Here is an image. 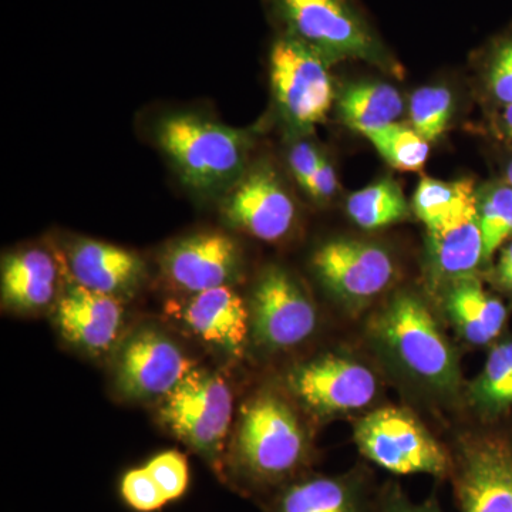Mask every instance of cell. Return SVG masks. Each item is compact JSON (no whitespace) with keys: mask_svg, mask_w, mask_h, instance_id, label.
I'll return each mask as SVG.
<instances>
[{"mask_svg":"<svg viewBox=\"0 0 512 512\" xmlns=\"http://www.w3.org/2000/svg\"><path fill=\"white\" fill-rule=\"evenodd\" d=\"M158 146L181 181L198 194L231 190L245 171L247 134L197 114H170L158 123Z\"/></svg>","mask_w":512,"mask_h":512,"instance_id":"cell-1","label":"cell"},{"mask_svg":"<svg viewBox=\"0 0 512 512\" xmlns=\"http://www.w3.org/2000/svg\"><path fill=\"white\" fill-rule=\"evenodd\" d=\"M308 457V441L291 407L272 394L248 404L239 424L232 470L254 487L284 484Z\"/></svg>","mask_w":512,"mask_h":512,"instance_id":"cell-2","label":"cell"},{"mask_svg":"<svg viewBox=\"0 0 512 512\" xmlns=\"http://www.w3.org/2000/svg\"><path fill=\"white\" fill-rule=\"evenodd\" d=\"M284 33L320 53L330 63L363 60L384 70L397 64L350 0H268Z\"/></svg>","mask_w":512,"mask_h":512,"instance_id":"cell-3","label":"cell"},{"mask_svg":"<svg viewBox=\"0 0 512 512\" xmlns=\"http://www.w3.org/2000/svg\"><path fill=\"white\" fill-rule=\"evenodd\" d=\"M373 329L383 348L409 375L440 392L456 389V356L429 308L417 296H394L376 316Z\"/></svg>","mask_w":512,"mask_h":512,"instance_id":"cell-4","label":"cell"},{"mask_svg":"<svg viewBox=\"0 0 512 512\" xmlns=\"http://www.w3.org/2000/svg\"><path fill=\"white\" fill-rule=\"evenodd\" d=\"M234 397L222 377L194 369L165 396L160 419L175 436L218 466L231 427Z\"/></svg>","mask_w":512,"mask_h":512,"instance_id":"cell-5","label":"cell"},{"mask_svg":"<svg viewBox=\"0 0 512 512\" xmlns=\"http://www.w3.org/2000/svg\"><path fill=\"white\" fill-rule=\"evenodd\" d=\"M357 447L376 466L397 474H429L443 477L451 461L439 441L412 414L396 407H383L357 423Z\"/></svg>","mask_w":512,"mask_h":512,"instance_id":"cell-6","label":"cell"},{"mask_svg":"<svg viewBox=\"0 0 512 512\" xmlns=\"http://www.w3.org/2000/svg\"><path fill=\"white\" fill-rule=\"evenodd\" d=\"M329 60L291 36L275 40L269 55L272 90L289 123L311 128L325 120L335 99Z\"/></svg>","mask_w":512,"mask_h":512,"instance_id":"cell-7","label":"cell"},{"mask_svg":"<svg viewBox=\"0 0 512 512\" xmlns=\"http://www.w3.org/2000/svg\"><path fill=\"white\" fill-rule=\"evenodd\" d=\"M256 340L269 349L301 345L318 325V313L298 282L281 268L266 269L251 299Z\"/></svg>","mask_w":512,"mask_h":512,"instance_id":"cell-8","label":"cell"},{"mask_svg":"<svg viewBox=\"0 0 512 512\" xmlns=\"http://www.w3.org/2000/svg\"><path fill=\"white\" fill-rule=\"evenodd\" d=\"M313 268L322 284L346 302L369 301L386 291L396 275L386 249L356 239H333L313 255Z\"/></svg>","mask_w":512,"mask_h":512,"instance_id":"cell-9","label":"cell"},{"mask_svg":"<svg viewBox=\"0 0 512 512\" xmlns=\"http://www.w3.org/2000/svg\"><path fill=\"white\" fill-rule=\"evenodd\" d=\"M194 365L174 340L156 329H141L124 343L117 357V387L130 399L168 396Z\"/></svg>","mask_w":512,"mask_h":512,"instance_id":"cell-10","label":"cell"},{"mask_svg":"<svg viewBox=\"0 0 512 512\" xmlns=\"http://www.w3.org/2000/svg\"><path fill=\"white\" fill-rule=\"evenodd\" d=\"M296 396L320 414L363 409L377 392L376 376L362 363L343 356H322L289 375Z\"/></svg>","mask_w":512,"mask_h":512,"instance_id":"cell-11","label":"cell"},{"mask_svg":"<svg viewBox=\"0 0 512 512\" xmlns=\"http://www.w3.org/2000/svg\"><path fill=\"white\" fill-rule=\"evenodd\" d=\"M222 215L232 227L262 241L274 242L291 231L296 208L275 171L255 167L229 190Z\"/></svg>","mask_w":512,"mask_h":512,"instance_id":"cell-12","label":"cell"},{"mask_svg":"<svg viewBox=\"0 0 512 512\" xmlns=\"http://www.w3.org/2000/svg\"><path fill=\"white\" fill-rule=\"evenodd\" d=\"M241 268L238 245L228 235L204 232L168 245L161 256L167 281L188 293L228 286Z\"/></svg>","mask_w":512,"mask_h":512,"instance_id":"cell-13","label":"cell"},{"mask_svg":"<svg viewBox=\"0 0 512 512\" xmlns=\"http://www.w3.org/2000/svg\"><path fill=\"white\" fill-rule=\"evenodd\" d=\"M460 512H512V448L500 439L467 444L456 468Z\"/></svg>","mask_w":512,"mask_h":512,"instance_id":"cell-14","label":"cell"},{"mask_svg":"<svg viewBox=\"0 0 512 512\" xmlns=\"http://www.w3.org/2000/svg\"><path fill=\"white\" fill-rule=\"evenodd\" d=\"M56 319L64 338L84 352L99 356L113 349L119 340L124 308L121 299L74 282L57 303Z\"/></svg>","mask_w":512,"mask_h":512,"instance_id":"cell-15","label":"cell"},{"mask_svg":"<svg viewBox=\"0 0 512 512\" xmlns=\"http://www.w3.org/2000/svg\"><path fill=\"white\" fill-rule=\"evenodd\" d=\"M178 316L202 342L231 356H241L247 345L251 312L229 286L192 293L178 306Z\"/></svg>","mask_w":512,"mask_h":512,"instance_id":"cell-16","label":"cell"},{"mask_svg":"<svg viewBox=\"0 0 512 512\" xmlns=\"http://www.w3.org/2000/svg\"><path fill=\"white\" fill-rule=\"evenodd\" d=\"M69 268L76 284L119 299L136 291L146 275L140 256L93 239H82L72 245Z\"/></svg>","mask_w":512,"mask_h":512,"instance_id":"cell-17","label":"cell"},{"mask_svg":"<svg viewBox=\"0 0 512 512\" xmlns=\"http://www.w3.org/2000/svg\"><path fill=\"white\" fill-rule=\"evenodd\" d=\"M430 259L440 279L468 278L483 261L478 197L429 231Z\"/></svg>","mask_w":512,"mask_h":512,"instance_id":"cell-18","label":"cell"},{"mask_svg":"<svg viewBox=\"0 0 512 512\" xmlns=\"http://www.w3.org/2000/svg\"><path fill=\"white\" fill-rule=\"evenodd\" d=\"M55 259L42 249H25L3 259L2 299L20 312L45 309L56 298Z\"/></svg>","mask_w":512,"mask_h":512,"instance_id":"cell-19","label":"cell"},{"mask_svg":"<svg viewBox=\"0 0 512 512\" xmlns=\"http://www.w3.org/2000/svg\"><path fill=\"white\" fill-rule=\"evenodd\" d=\"M447 311L458 332L473 343L487 345L497 338L507 322V308L490 295L476 279H458L446 299Z\"/></svg>","mask_w":512,"mask_h":512,"instance_id":"cell-20","label":"cell"},{"mask_svg":"<svg viewBox=\"0 0 512 512\" xmlns=\"http://www.w3.org/2000/svg\"><path fill=\"white\" fill-rule=\"evenodd\" d=\"M274 512H362V495L350 478L308 477L286 485Z\"/></svg>","mask_w":512,"mask_h":512,"instance_id":"cell-21","label":"cell"},{"mask_svg":"<svg viewBox=\"0 0 512 512\" xmlns=\"http://www.w3.org/2000/svg\"><path fill=\"white\" fill-rule=\"evenodd\" d=\"M338 106L343 123L363 136L396 123L404 110L399 90L377 82L349 84L340 93Z\"/></svg>","mask_w":512,"mask_h":512,"instance_id":"cell-22","label":"cell"},{"mask_svg":"<svg viewBox=\"0 0 512 512\" xmlns=\"http://www.w3.org/2000/svg\"><path fill=\"white\" fill-rule=\"evenodd\" d=\"M346 210L355 224L367 231L386 228L409 217V204L402 188L382 180L350 195Z\"/></svg>","mask_w":512,"mask_h":512,"instance_id":"cell-23","label":"cell"},{"mask_svg":"<svg viewBox=\"0 0 512 512\" xmlns=\"http://www.w3.org/2000/svg\"><path fill=\"white\" fill-rule=\"evenodd\" d=\"M477 197L478 192L471 180L446 183L427 177L420 181L414 192L413 208L427 231H431Z\"/></svg>","mask_w":512,"mask_h":512,"instance_id":"cell-24","label":"cell"},{"mask_svg":"<svg viewBox=\"0 0 512 512\" xmlns=\"http://www.w3.org/2000/svg\"><path fill=\"white\" fill-rule=\"evenodd\" d=\"M471 402L485 414H500L512 407V342L491 350L484 369L471 384Z\"/></svg>","mask_w":512,"mask_h":512,"instance_id":"cell-25","label":"cell"},{"mask_svg":"<svg viewBox=\"0 0 512 512\" xmlns=\"http://www.w3.org/2000/svg\"><path fill=\"white\" fill-rule=\"evenodd\" d=\"M478 214L483 234V261L490 262L512 238V188L498 181L478 192Z\"/></svg>","mask_w":512,"mask_h":512,"instance_id":"cell-26","label":"cell"},{"mask_svg":"<svg viewBox=\"0 0 512 512\" xmlns=\"http://www.w3.org/2000/svg\"><path fill=\"white\" fill-rule=\"evenodd\" d=\"M367 140L393 168L420 171L430 154V143L413 127L393 123L366 134Z\"/></svg>","mask_w":512,"mask_h":512,"instance_id":"cell-27","label":"cell"},{"mask_svg":"<svg viewBox=\"0 0 512 512\" xmlns=\"http://www.w3.org/2000/svg\"><path fill=\"white\" fill-rule=\"evenodd\" d=\"M481 79L488 101L500 110L512 104V26L490 40L481 56Z\"/></svg>","mask_w":512,"mask_h":512,"instance_id":"cell-28","label":"cell"},{"mask_svg":"<svg viewBox=\"0 0 512 512\" xmlns=\"http://www.w3.org/2000/svg\"><path fill=\"white\" fill-rule=\"evenodd\" d=\"M453 104V93L447 87H421L410 99V123L429 143L437 140L447 130L453 114Z\"/></svg>","mask_w":512,"mask_h":512,"instance_id":"cell-29","label":"cell"},{"mask_svg":"<svg viewBox=\"0 0 512 512\" xmlns=\"http://www.w3.org/2000/svg\"><path fill=\"white\" fill-rule=\"evenodd\" d=\"M154 478L168 504L183 498L190 487V467L180 451L168 450L151 458L144 466Z\"/></svg>","mask_w":512,"mask_h":512,"instance_id":"cell-30","label":"cell"},{"mask_svg":"<svg viewBox=\"0 0 512 512\" xmlns=\"http://www.w3.org/2000/svg\"><path fill=\"white\" fill-rule=\"evenodd\" d=\"M120 495L124 503L136 512H157L168 504L146 467L131 468L124 473L120 481Z\"/></svg>","mask_w":512,"mask_h":512,"instance_id":"cell-31","label":"cell"},{"mask_svg":"<svg viewBox=\"0 0 512 512\" xmlns=\"http://www.w3.org/2000/svg\"><path fill=\"white\" fill-rule=\"evenodd\" d=\"M322 160L323 157L318 148L313 146L312 143H308V141H299L291 148L289 165H291L293 177L303 190H308L313 175L318 171Z\"/></svg>","mask_w":512,"mask_h":512,"instance_id":"cell-32","label":"cell"},{"mask_svg":"<svg viewBox=\"0 0 512 512\" xmlns=\"http://www.w3.org/2000/svg\"><path fill=\"white\" fill-rule=\"evenodd\" d=\"M338 190V178H336L335 168L323 157L318 171L313 175L308 191L316 201H329Z\"/></svg>","mask_w":512,"mask_h":512,"instance_id":"cell-33","label":"cell"},{"mask_svg":"<svg viewBox=\"0 0 512 512\" xmlns=\"http://www.w3.org/2000/svg\"><path fill=\"white\" fill-rule=\"evenodd\" d=\"M494 127L498 137L512 146V104L504 107V109L497 110Z\"/></svg>","mask_w":512,"mask_h":512,"instance_id":"cell-34","label":"cell"},{"mask_svg":"<svg viewBox=\"0 0 512 512\" xmlns=\"http://www.w3.org/2000/svg\"><path fill=\"white\" fill-rule=\"evenodd\" d=\"M384 512H439L431 505H417L409 503L404 498H392L384 508Z\"/></svg>","mask_w":512,"mask_h":512,"instance_id":"cell-35","label":"cell"},{"mask_svg":"<svg viewBox=\"0 0 512 512\" xmlns=\"http://www.w3.org/2000/svg\"><path fill=\"white\" fill-rule=\"evenodd\" d=\"M497 278L501 286H503L504 289H507L508 292L512 293V269H508V271L497 272Z\"/></svg>","mask_w":512,"mask_h":512,"instance_id":"cell-36","label":"cell"},{"mask_svg":"<svg viewBox=\"0 0 512 512\" xmlns=\"http://www.w3.org/2000/svg\"><path fill=\"white\" fill-rule=\"evenodd\" d=\"M504 181L512 188V156L508 158L504 167Z\"/></svg>","mask_w":512,"mask_h":512,"instance_id":"cell-37","label":"cell"}]
</instances>
